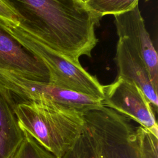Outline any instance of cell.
Masks as SVG:
<instances>
[{
  "label": "cell",
  "instance_id": "cell-1",
  "mask_svg": "<svg viewBox=\"0 0 158 158\" xmlns=\"http://www.w3.org/2000/svg\"><path fill=\"white\" fill-rule=\"evenodd\" d=\"M20 17L18 25L41 43L77 65L91 56L98 40L101 16L82 0H9Z\"/></svg>",
  "mask_w": 158,
  "mask_h": 158
},
{
  "label": "cell",
  "instance_id": "cell-2",
  "mask_svg": "<svg viewBox=\"0 0 158 158\" xmlns=\"http://www.w3.org/2000/svg\"><path fill=\"white\" fill-rule=\"evenodd\" d=\"M19 126L56 158L71 149L86 128L83 112L40 98L14 101Z\"/></svg>",
  "mask_w": 158,
  "mask_h": 158
},
{
  "label": "cell",
  "instance_id": "cell-3",
  "mask_svg": "<svg viewBox=\"0 0 158 158\" xmlns=\"http://www.w3.org/2000/svg\"><path fill=\"white\" fill-rule=\"evenodd\" d=\"M0 23L7 32L44 63L49 72V83L102 101L104 96L103 85L81 65L75 64L51 49L24 30L18 23L1 21Z\"/></svg>",
  "mask_w": 158,
  "mask_h": 158
},
{
  "label": "cell",
  "instance_id": "cell-4",
  "mask_svg": "<svg viewBox=\"0 0 158 158\" xmlns=\"http://www.w3.org/2000/svg\"><path fill=\"white\" fill-rule=\"evenodd\" d=\"M83 115L102 158H138L135 128L129 118L102 104Z\"/></svg>",
  "mask_w": 158,
  "mask_h": 158
},
{
  "label": "cell",
  "instance_id": "cell-5",
  "mask_svg": "<svg viewBox=\"0 0 158 158\" xmlns=\"http://www.w3.org/2000/svg\"><path fill=\"white\" fill-rule=\"evenodd\" d=\"M0 89L9 93L15 101L44 98L82 112L102 105L101 100L2 69H0Z\"/></svg>",
  "mask_w": 158,
  "mask_h": 158
},
{
  "label": "cell",
  "instance_id": "cell-6",
  "mask_svg": "<svg viewBox=\"0 0 158 158\" xmlns=\"http://www.w3.org/2000/svg\"><path fill=\"white\" fill-rule=\"evenodd\" d=\"M103 106L158 134L156 113L135 83L117 77L113 83L103 86Z\"/></svg>",
  "mask_w": 158,
  "mask_h": 158
},
{
  "label": "cell",
  "instance_id": "cell-7",
  "mask_svg": "<svg viewBox=\"0 0 158 158\" xmlns=\"http://www.w3.org/2000/svg\"><path fill=\"white\" fill-rule=\"evenodd\" d=\"M118 39L124 40L139 55L156 89H158V56L138 4L127 12L114 15Z\"/></svg>",
  "mask_w": 158,
  "mask_h": 158
},
{
  "label": "cell",
  "instance_id": "cell-8",
  "mask_svg": "<svg viewBox=\"0 0 158 158\" xmlns=\"http://www.w3.org/2000/svg\"><path fill=\"white\" fill-rule=\"evenodd\" d=\"M0 69L32 80L49 82V72L44 63L7 32L1 23Z\"/></svg>",
  "mask_w": 158,
  "mask_h": 158
},
{
  "label": "cell",
  "instance_id": "cell-9",
  "mask_svg": "<svg viewBox=\"0 0 158 158\" xmlns=\"http://www.w3.org/2000/svg\"><path fill=\"white\" fill-rule=\"evenodd\" d=\"M117 77L135 83L151 105L157 112V89L154 86L148 70L137 52L124 40L118 39L115 57Z\"/></svg>",
  "mask_w": 158,
  "mask_h": 158
},
{
  "label": "cell",
  "instance_id": "cell-10",
  "mask_svg": "<svg viewBox=\"0 0 158 158\" xmlns=\"http://www.w3.org/2000/svg\"><path fill=\"white\" fill-rule=\"evenodd\" d=\"M9 93L0 89V158H12L24 138Z\"/></svg>",
  "mask_w": 158,
  "mask_h": 158
},
{
  "label": "cell",
  "instance_id": "cell-11",
  "mask_svg": "<svg viewBox=\"0 0 158 158\" xmlns=\"http://www.w3.org/2000/svg\"><path fill=\"white\" fill-rule=\"evenodd\" d=\"M139 0H83L87 7L101 17L119 14L133 9Z\"/></svg>",
  "mask_w": 158,
  "mask_h": 158
},
{
  "label": "cell",
  "instance_id": "cell-12",
  "mask_svg": "<svg viewBox=\"0 0 158 158\" xmlns=\"http://www.w3.org/2000/svg\"><path fill=\"white\" fill-rule=\"evenodd\" d=\"M135 133L138 158H158V134L140 125Z\"/></svg>",
  "mask_w": 158,
  "mask_h": 158
},
{
  "label": "cell",
  "instance_id": "cell-13",
  "mask_svg": "<svg viewBox=\"0 0 158 158\" xmlns=\"http://www.w3.org/2000/svg\"><path fill=\"white\" fill-rule=\"evenodd\" d=\"M24 138L12 158H56L25 131Z\"/></svg>",
  "mask_w": 158,
  "mask_h": 158
},
{
  "label": "cell",
  "instance_id": "cell-14",
  "mask_svg": "<svg viewBox=\"0 0 158 158\" xmlns=\"http://www.w3.org/2000/svg\"><path fill=\"white\" fill-rule=\"evenodd\" d=\"M76 146L79 158H102L94 137L86 127L78 139Z\"/></svg>",
  "mask_w": 158,
  "mask_h": 158
},
{
  "label": "cell",
  "instance_id": "cell-15",
  "mask_svg": "<svg viewBox=\"0 0 158 158\" xmlns=\"http://www.w3.org/2000/svg\"><path fill=\"white\" fill-rule=\"evenodd\" d=\"M0 21L12 23L20 21L19 15L9 0H0Z\"/></svg>",
  "mask_w": 158,
  "mask_h": 158
},
{
  "label": "cell",
  "instance_id": "cell-16",
  "mask_svg": "<svg viewBox=\"0 0 158 158\" xmlns=\"http://www.w3.org/2000/svg\"><path fill=\"white\" fill-rule=\"evenodd\" d=\"M61 158H79L78 157V152H77L76 143L74 145V146L71 149H70Z\"/></svg>",
  "mask_w": 158,
  "mask_h": 158
}]
</instances>
